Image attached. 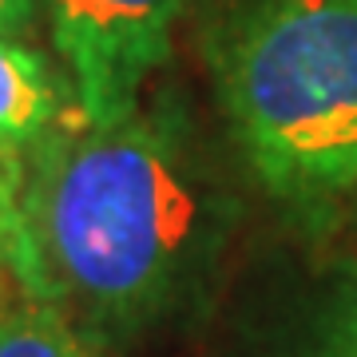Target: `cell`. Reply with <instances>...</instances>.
<instances>
[{
    "instance_id": "6da1fadb",
    "label": "cell",
    "mask_w": 357,
    "mask_h": 357,
    "mask_svg": "<svg viewBox=\"0 0 357 357\" xmlns=\"http://www.w3.org/2000/svg\"><path fill=\"white\" fill-rule=\"evenodd\" d=\"M28 222L60 306L107 342L175 314L211 250L191 139L159 103L112 128L60 119L28 151Z\"/></svg>"
},
{
    "instance_id": "7a4b0ae2",
    "label": "cell",
    "mask_w": 357,
    "mask_h": 357,
    "mask_svg": "<svg viewBox=\"0 0 357 357\" xmlns=\"http://www.w3.org/2000/svg\"><path fill=\"white\" fill-rule=\"evenodd\" d=\"M211 68L230 139L274 203L357 199V0H238Z\"/></svg>"
},
{
    "instance_id": "3957f363",
    "label": "cell",
    "mask_w": 357,
    "mask_h": 357,
    "mask_svg": "<svg viewBox=\"0 0 357 357\" xmlns=\"http://www.w3.org/2000/svg\"><path fill=\"white\" fill-rule=\"evenodd\" d=\"M76 115L112 128L147 103L191 0H44Z\"/></svg>"
},
{
    "instance_id": "277c9868",
    "label": "cell",
    "mask_w": 357,
    "mask_h": 357,
    "mask_svg": "<svg viewBox=\"0 0 357 357\" xmlns=\"http://www.w3.org/2000/svg\"><path fill=\"white\" fill-rule=\"evenodd\" d=\"M60 119L64 100L48 60L20 36H0V143L24 155Z\"/></svg>"
},
{
    "instance_id": "5b68a950",
    "label": "cell",
    "mask_w": 357,
    "mask_h": 357,
    "mask_svg": "<svg viewBox=\"0 0 357 357\" xmlns=\"http://www.w3.org/2000/svg\"><path fill=\"white\" fill-rule=\"evenodd\" d=\"M4 286L60 302L28 222V163L20 151L0 143V290Z\"/></svg>"
},
{
    "instance_id": "8992f818",
    "label": "cell",
    "mask_w": 357,
    "mask_h": 357,
    "mask_svg": "<svg viewBox=\"0 0 357 357\" xmlns=\"http://www.w3.org/2000/svg\"><path fill=\"white\" fill-rule=\"evenodd\" d=\"M0 357H103L60 302L32 298L20 286L0 290Z\"/></svg>"
},
{
    "instance_id": "52a82bcc",
    "label": "cell",
    "mask_w": 357,
    "mask_h": 357,
    "mask_svg": "<svg viewBox=\"0 0 357 357\" xmlns=\"http://www.w3.org/2000/svg\"><path fill=\"white\" fill-rule=\"evenodd\" d=\"M290 357H357V282L342 286L321 306Z\"/></svg>"
},
{
    "instance_id": "ba28073f",
    "label": "cell",
    "mask_w": 357,
    "mask_h": 357,
    "mask_svg": "<svg viewBox=\"0 0 357 357\" xmlns=\"http://www.w3.org/2000/svg\"><path fill=\"white\" fill-rule=\"evenodd\" d=\"M36 16L40 0H0V36H24Z\"/></svg>"
}]
</instances>
